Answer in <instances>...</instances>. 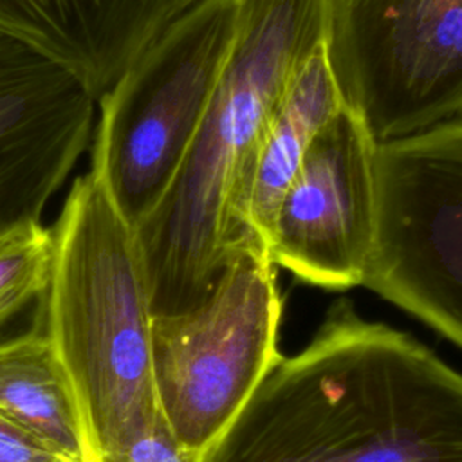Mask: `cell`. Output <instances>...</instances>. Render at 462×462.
I'll return each instance as SVG.
<instances>
[{
    "instance_id": "5",
    "label": "cell",
    "mask_w": 462,
    "mask_h": 462,
    "mask_svg": "<svg viewBox=\"0 0 462 462\" xmlns=\"http://www.w3.org/2000/svg\"><path fill=\"white\" fill-rule=\"evenodd\" d=\"M262 251H240L199 309L153 318L152 363L161 417L200 462L282 359V296Z\"/></svg>"
},
{
    "instance_id": "13",
    "label": "cell",
    "mask_w": 462,
    "mask_h": 462,
    "mask_svg": "<svg viewBox=\"0 0 462 462\" xmlns=\"http://www.w3.org/2000/svg\"><path fill=\"white\" fill-rule=\"evenodd\" d=\"M52 265V229L27 224L0 233V314L13 319L43 298Z\"/></svg>"
},
{
    "instance_id": "1",
    "label": "cell",
    "mask_w": 462,
    "mask_h": 462,
    "mask_svg": "<svg viewBox=\"0 0 462 462\" xmlns=\"http://www.w3.org/2000/svg\"><path fill=\"white\" fill-rule=\"evenodd\" d=\"M200 462H462V374L336 301Z\"/></svg>"
},
{
    "instance_id": "16",
    "label": "cell",
    "mask_w": 462,
    "mask_h": 462,
    "mask_svg": "<svg viewBox=\"0 0 462 462\" xmlns=\"http://www.w3.org/2000/svg\"><path fill=\"white\" fill-rule=\"evenodd\" d=\"M7 321H9V318H5V316H2V314H0V327H2V325H5Z\"/></svg>"
},
{
    "instance_id": "3",
    "label": "cell",
    "mask_w": 462,
    "mask_h": 462,
    "mask_svg": "<svg viewBox=\"0 0 462 462\" xmlns=\"http://www.w3.org/2000/svg\"><path fill=\"white\" fill-rule=\"evenodd\" d=\"M51 229L42 328L69 379L97 462L162 420L150 291L134 229L90 171L74 179Z\"/></svg>"
},
{
    "instance_id": "8",
    "label": "cell",
    "mask_w": 462,
    "mask_h": 462,
    "mask_svg": "<svg viewBox=\"0 0 462 462\" xmlns=\"http://www.w3.org/2000/svg\"><path fill=\"white\" fill-rule=\"evenodd\" d=\"M377 146L345 105L319 130L273 217L274 267L330 291L361 285L375 240Z\"/></svg>"
},
{
    "instance_id": "4",
    "label": "cell",
    "mask_w": 462,
    "mask_h": 462,
    "mask_svg": "<svg viewBox=\"0 0 462 462\" xmlns=\"http://www.w3.org/2000/svg\"><path fill=\"white\" fill-rule=\"evenodd\" d=\"M238 0H197L96 101L90 173L135 229L173 182L236 31Z\"/></svg>"
},
{
    "instance_id": "14",
    "label": "cell",
    "mask_w": 462,
    "mask_h": 462,
    "mask_svg": "<svg viewBox=\"0 0 462 462\" xmlns=\"http://www.w3.org/2000/svg\"><path fill=\"white\" fill-rule=\"evenodd\" d=\"M97 462H191L173 440L164 420L135 437L130 444Z\"/></svg>"
},
{
    "instance_id": "10",
    "label": "cell",
    "mask_w": 462,
    "mask_h": 462,
    "mask_svg": "<svg viewBox=\"0 0 462 462\" xmlns=\"http://www.w3.org/2000/svg\"><path fill=\"white\" fill-rule=\"evenodd\" d=\"M197 0H0V32L70 72L97 101Z\"/></svg>"
},
{
    "instance_id": "9",
    "label": "cell",
    "mask_w": 462,
    "mask_h": 462,
    "mask_svg": "<svg viewBox=\"0 0 462 462\" xmlns=\"http://www.w3.org/2000/svg\"><path fill=\"white\" fill-rule=\"evenodd\" d=\"M94 116L70 72L0 32V233L42 222L92 141Z\"/></svg>"
},
{
    "instance_id": "11",
    "label": "cell",
    "mask_w": 462,
    "mask_h": 462,
    "mask_svg": "<svg viewBox=\"0 0 462 462\" xmlns=\"http://www.w3.org/2000/svg\"><path fill=\"white\" fill-rule=\"evenodd\" d=\"M343 105L321 45L294 74L254 148L231 235L235 254L247 249L267 254L273 217L283 191L314 137Z\"/></svg>"
},
{
    "instance_id": "7",
    "label": "cell",
    "mask_w": 462,
    "mask_h": 462,
    "mask_svg": "<svg viewBox=\"0 0 462 462\" xmlns=\"http://www.w3.org/2000/svg\"><path fill=\"white\" fill-rule=\"evenodd\" d=\"M361 285L462 348V121L386 141Z\"/></svg>"
},
{
    "instance_id": "2",
    "label": "cell",
    "mask_w": 462,
    "mask_h": 462,
    "mask_svg": "<svg viewBox=\"0 0 462 462\" xmlns=\"http://www.w3.org/2000/svg\"><path fill=\"white\" fill-rule=\"evenodd\" d=\"M328 0H238L235 40L168 191L134 229L153 318L204 305L236 256L245 177L269 116L325 43Z\"/></svg>"
},
{
    "instance_id": "15",
    "label": "cell",
    "mask_w": 462,
    "mask_h": 462,
    "mask_svg": "<svg viewBox=\"0 0 462 462\" xmlns=\"http://www.w3.org/2000/svg\"><path fill=\"white\" fill-rule=\"evenodd\" d=\"M0 462H69L40 437L0 415Z\"/></svg>"
},
{
    "instance_id": "12",
    "label": "cell",
    "mask_w": 462,
    "mask_h": 462,
    "mask_svg": "<svg viewBox=\"0 0 462 462\" xmlns=\"http://www.w3.org/2000/svg\"><path fill=\"white\" fill-rule=\"evenodd\" d=\"M0 415L69 462H96L76 397L42 325L0 341Z\"/></svg>"
},
{
    "instance_id": "6",
    "label": "cell",
    "mask_w": 462,
    "mask_h": 462,
    "mask_svg": "<svg viewBox=\"0 0 462 462\" xmlns=\"http://www.w3.org/2000/svg\"><path fill=\"white\" fill-rule=\"evenodd\" d=\"M323 47L379 144L462 121V0H328Z\"/></svg>"
}]
</instances>
